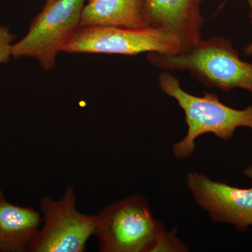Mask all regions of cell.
Wrapping results in <instances>:
<instances>
[{
    "mask_svg": "<svg viewBox=\"0 0 252 252\" xmlns=\"http://www.w3.org/2000/svg\"><path fill=\"white\" fill-rule=\"evenodd\" d=\"M147 59L163 70L188 71L209 88L252 93V63L242 60L231 41L223 36L202 39L191 49L177 54L149 53Z\"/></svg>",
    "mask_w": 252,
    "mask_h": 252,
    "instance_id": "cell-1",
    "label": "cell"
},
{
    "mask_svg": "<svg viewBox=\"0 0 252 252\" xmlns=\"http://www.w3.org/2000/svg\"><path fill=\"white\" fill-rule=\"evenodd\" d=\"M158 85L164 94L175 99L185 114L187 135L173 144V153L180 160L193 155L195 140L212 133L223 140L231 139L238 127L252 130V104L246 108H232L220 102L217 94L205 92L195 96L181 87L180 80L167 71L158 76Z\"/></svg>",
    "mask_w": 252,
    "mask_h": 252,
    "instance_id": "cell-2",
    "label": "cell"
},
{
    "mask_svg": "<svg viewBox=\"0 0 252 252\" xmlns=\"http://www.w3.org/2000/svg\"><path fill=\"white\" fill-rule=\"evenodd\" d=\"M95 216L94 235L102 252H150L165 230L140 193L109 204Z\"/></svg>",
    "mask_w": 252,
    "mask_h": 252,
    "instance_id": "cell-3",
    "label": "cell"
},
{
    "mask_svg": "<svg viewBox=\"0 0 252 252\" xmlns=\"http://www.w3.org/2000/svg\"><path fill=\"white\" fill-rule=\"evenodd\" d=\"M180 43L171 33L153 27H79L63 46L69 54L135 56L143 53L177 54Z\"/></svg>",
    "mask_w": 252,
    "mask_h": 252,
    "instance_id": "cell-4",
    "label": "cell"
},
{
    "mask_svg": "<svg viewBox=\"0 0 252 252\" xmlns=\"http://www.w3.org/2000/svg\"><path fill=\"white\" fill-rule=\"evenodd\" d=\"M84 2L54 0L44 5L32 21L27 34L13 44L12 58H31L45 70L53 69L66 41L79 27Z\"/></svg>",
    "mask_w": 252,
    "mask_h": 252,
    "instance_id": "cell-5",
    "label": "cell"
},
{
    "mask_svg": "<svg viewBox=\"0 0 252 252\" xmlns=\"http://www.w3.org/2000/svg\"><path fill=\"white\" fill-rule=\"evenodd\" d=\"M42 223L30 245L31 252H83L95 228V215L81 213L77 208V195L72 187L63 198L40 200Z\"/></svg>",
    "mask_w": 252,
    "mask_h": 252,
    "instance_id": "cell-6",
    "label": "cell"
},
{
    "mask_svg": "<svg viewBox=\"0 0 252 252\" xmlns=\"http://www.w3.org/2000/svg\"><path fill=\"white\" fill-rule=\"evenodd\" d=\"M187 185L214 222L233 225L240 232L252 225V186L238 188L196 172H189Z\"/></svg>",
    "mask_w": 252,
    "mask_h": 252,
    "instance_id": "cell-7",
    "label": "cell"
},
{
    "mask_svg": "<svg viewBox=\"0 0 252 252\" xmlns=\"http://www.w3.org/2000/svg\"><path fill=\"white\" fill-rule=\"evenodd\" d=\"M151 27L171 33L180 43L181 52L202 39L204 18L200 11L203 0H142Z\"/></svg>",
    "mask_w": 252,
    "mask_h": 252,
    "instance_id": "cell-8",
    "label": "cell"
},
{
    "mask_svg": "<svg viewBox=\"0 0 252 252\" xmlns=\"http://www.w3.org/2000/svg\"><path fill=\"white\" fill-rule=\"evenodd\" d=\"M41 223V212L9 203L0 189V252H28Z\"/></svg>",
    "mask_w": 252,
    "mask_h": 252,
    "instance_id": "cell-9",
    "label": "cell"
},
{
    "mask_svg": "<svg viewBox=\"0 0 252 252\" xmlns=\"http://www.w3.org/2000/svg\"><path fill=\"white\" fill-rule=\"evenodd\" d=\"M151 27L142 0H89L84 5L79 27Z\"/></svg>",
    "mask_w": 252,
    "mask_h": 252,
    "instance_id": "cell-10",
    "label": "cell"
},
{
    "mask_svg": "<svg viewBox=\"0 0 252 252\" xmlns=\"http://www.w3.org/2000/svg\"><path fill=\"white\" fill-rule=\"evenodd\" d=\"M188 251L187 246L176 237L175 230L167 233L164 230L158 237L150 252Z\"/></svg>",
    "mask_w": 252,
    "mask_h": 252,
    "instance_id": "cell-11",
    "label": "cell"
},
{
    "mask_svg": "<svg viewBox=\"0 0 252 252\" xmlns=\"http://www.w3.org/2000/svg\"><path fill=\"white\" fill-rule=\"evenodd\" d=\"M16 36L11 32L9 28L0 26V64L9 62L12 58L11 47Z\"/></svg>",
    "mask_w": 252,
    "mask_h": 252,
    "instance_id": "cell-12",
    "label": "cell"
},
{
    "mask_svg": "<svg viewBox=\"0 0 252 252\" xmlns=\"http://www.w3.org/2000/svg\"><path fill=\"white\" fill-rule=\"evenodd\" d=\"M243 174L252 181V162L248 167H245L243 170Z\"/></svg>",
    "mask_w": 252,
    "mask_h": 252,
    "instance_id": "cell-13",
    "label": "cell"
},
{
    "mask_svg": "<svg viewBox=\"0 0 252 252\" xmlns=\"http://www.w3.org/2000/svg\"><path fill=\"white\" fill-rule=\"evenodd\" d=\"M243 51L244 54L246 55V56H251L252 58V41L244 48Z\"/></svg>",
    "mask_w": 252,
    "mask_h": 252,
    "instance_id": "cell-14",
    "label": "cell"
},
{
    "mask_svg": "<svg viewBox=\"0 0 252 252\" xmlns=\"http://www.w3.org/2000/svg\"><path fill=\"white\" fill-rule=\"evenodd\" d=\"M247 2L248 3L250 9H251V13H250V18H251L252 23V0H246Z\"/></svg>",
    "mask_w": 252,
    "mask_h": 252,
    "instance_id": "cell-15",
    "label": "cell"
},
{
    "mask_svg": "<svg viewBox=\"0 0 252 252\" xmlns=\"http://www.w3.org/2000/svg\"><path fill=\"white\" fill-rule=\"evenodd\" d=\"M54 0H45V4H49V3L52 2V1H54ZM85 1H89V0H85Z\"/></svg>",
    "mask_w": 252,
    "mask_h": 252,
    "instance_id": "cell-16",
    "label": "cell"
}]
</instances>
